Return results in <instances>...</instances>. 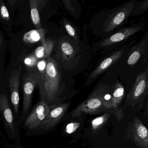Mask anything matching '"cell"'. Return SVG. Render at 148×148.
Returning a JSON list of instances; mask_svg holds the SVG:
<instances>
[{
	"mask_svg": "<svg viewBox=\"0 0 148 148\" xmlns=\"http://www.w3.org/2000/svg\"><path fill=\"white\" fill-rule=\"evenodd\" d=\"M124 50H119L113 53L104 60L90 74L89 77L94 78L105 72L116 62L117 61L124 53Z\"/></svg>",
	"mask_w": 148,
	"mask_h": 148,
	"instance_id": "obj_13",
	"label": "cell"
},
{
	"mask_svg": "<svg viewBox=\"0 0 148 148\" xmlns=\"http://www.w3.org/2000/svg\"><path fill=\"white\" fill-rule=\"evenodd\" d=\"M136 1L129 0L116 8L99 11L91 18V24L103 34L112 33L127 22L128 18L132 16Z\"/></svg>",
	"mask_w": 148,
	"mask_h": 148,
	"instance_id": "obj_1",
	"label": "cell"
},
{
	"mask_svg": "<svg viewBox=\"0 0 148 148\" xmlns=\"http://www.w3.org/2000/svg\"><path fill=\"white\" fill-rule=\"evenodd\" d=\"M49 1V0H36L39 12L41 11L46 6Z\"/></svg>",
	"mask_w": 148,
	"mask_h": 148,
	"instance_id": "obj_25",
	"label": "cell"
},
{
	"mask_svg": "<svg viewBox=\"0 0 148 148\" xmlns=\"http://www.w3.org/2000/svg\"><path fill=\"white\" fill-rule=\"evenodd\" d=\"M107 110L102 99L101 86L99 85L89 97L79 104L72 113L73 117H78L82 114H94Z\"/></svg>",
	"mask_w": 148,
	"mask_h": 148,
	"instance_id": "obj_3",
	"label": "cell"
},
{
	"mask_svg": "<svg viewBox=\"0 0 148 148\" xmlns=\"http://www.w3.org/2000/svg\"><path fill=\"white\" fill-rule=\"evenodd\" d=\"M50 110L47 103L42 100L40 101L24 122V128L28 132L35 130L45 120Z\"/></svg>",
	"mask_w": 148,
	"mask_h": 148,
	"instance_id": "obj_6",
	"label": "cell"
},
{
	"mask_svg": "<svg viewBox=\"0 0 148 148\" xmlns=\"http://www.w3.org/2000/svg\"><path fill=\"white\" fill-rule=\"evenodd\" d=\"M148 10V0L139 1L136 0L132 12V16H137L143 14Z\"/></svg>",
	"mask_w": 148,
	"mask_h": 148,
	"instance_id": "obj_22",
	"label": "cell"
},
{
	"mask_svg": "<svg viewBox=\"0 0 148 148\" xmlns=\"http://www.w3.org/2000/svg\"><path fill=\"white\" fill-rule=\"evenodd\" d=\"M40 74L35 70H31L25 74L23 83V113L26 114L30 108L33 91L38 85Z\"/></svg>",
	"mask_w": 148,
	"mask_h": 148,
	"instance_id": "obj_7",
	"label": "cell"
},
{
	"mask_svg": "<svg viewBox=\"0 0 148 148\" xmlns=\"http://www.w3.org/2000/svg\"><path fill=\"white\" fill-rule=\"evenodd\" d=\"M67 12L75 19L80 18L82 12L81 5L78 0H61Z\"/></svg>",
	"mask_w": 148,
	"mask_h": 148,
	"instance_id": "obj_15",
	"label": "cell"
},
{
	"mask_svg": "<svg viewBox=\"0 0 148 148\" xmlns=\"http://www.w3.org/2000/svg\"><path fill=\"white\" fill-rule=\"evenodd\" d=\"M40 74L38 85L41 100L51 102L57 94L60 82L59 69L54 60L49 58L45 70Z\"/></svg>",
	"mask_w": 148,
	"mask_h": 148,
	"instance_id": "obj_2",
	"label": "cell"
},
{
	"mask_svg": "<svg viewBox=\"0 0 148 148\" xmlns=\"http://www.w3.org/2000/svg\"><path fill=\"white\" fill-rule=\"evenodd\" d=\"M0 111L4 121V127L9 138L19 141L18 130L15 126L14 120L7 96L0 93Z\"/></svg>",
	"mask_w": 148,
	"mask_h": 148,
	"instance_id": "obj_5",
	"label": "cell"
},
{
	"mask_svg": "<svg viewBox=\"0 0 148 148\" xmlns=\"http://www.w3.org/2000/svg\"><path fill=\"white\" fill-rule=\"evenodd\" d=\"M30 6V14L32 22L36 28L38 30L42 28L39 12L37 9L36 0H29Z\"/></svg>",
	"mask_w": 148,
	"mask_h": 148,
	"instance_id": "obj_19",
	"label": "cell"
},
{
	"mask_svg": "<svg viewBox=\"0 0 148 148\" xmlns=\"http://www.w3.org/2000/svg\"><path fill=\"white\" fill-rule=\"evenodd\" d=\"M101 86V94L103 104L107 110L112 109V87L104 84Z\"/></svg>",
	"mask_w": 148,
	"mask_h": 148,
	"instance_id": "obj_18",
	"label": "cell"
},
{
	"mask_svg": "<svg viewBox=\"0 0 148 148\" xmlns=\"http://www.w3.org/2000/svg\"><path fill=\"white\" fill-rule=\"evenodd\" d=\"M148 31L146 32L142 40L135 46L129 56L127 63L130 66H133L137 63L142 56L145 53L147 46Z\"/></svg>",
	"mask_w": 148,
	"mask_h": 148,
	"instance_id": "obj_14",
	"label": "cell"
},
{
	"mask_svg": "<svg viewBox=\"0 0 148 148\" xmlns=\"http://www.w3.org/2000/svg\"><path fill=\"white\" fill-rule=\"evenodd\" d=\"M148 69L140 73L137 77L133 87L126 97V103L129 106L134 107L142 102L147 94Z\"/></svg>",
	"mask_w": 148,
	"mask_h": 148,
	"instance_id": "obj_4",
	"label": "cell"
},
{
	"mask_svg": "<svg viewBox=\"0 0 148 148\" xmlns=\"http://www.w3.org/2000/svg\"><path fill=\"white\" fill-rule=\"evenodd\" d=\"M61 56L63 60L68 61L75 55V51L71 44L67 41H61L59 46Z\"/></svg>",
	"mask_w": 148,
	"mask_h": 148,
	"instance_id": "obj_17",
	"label": "cell"
},
{
	"mask_svg": "<svg viewBox=\"0 0 148 148\" xmlns=\"http://www.w3.org/2000/svg\"><path fill=\"white\" fill-rule=\"evenodd\" d=\"M2 38V34L1 32H0V47H1V45H2V44L3 43V42Z\"/></svg>",
	"mask_w": 148,
	"mask_h": 148,
	"instance_id": "obj_28",
	"label": "cell"
},
{
	"mask_svg": "<svg viewBox=\"0 0 148 148\" xmlns=\"http://www.w3.org/2000/svg\"><path fill=\"white\" fill-rule=\"evenodd\" d=\"M69 106V104L67 103L50 110L45 120L33 131H36L39 134L47 133L49 131L58 124L66 113Z\"/></svg>",
	"mask_w": 148,
	"mask_h": 148,
	"instance_id": "obj_9",
	"label": "cell"
},
{
	"mask_svg": "<svg viewBox=\"0 0 148 148\" xmlns=\"http://www.w3.org/2000/svg\"><path fill=\"white\" fill-rule=\"evenodd\" d=\"M80 126V123L77 122L70 123L67 125L65 131L67 134H71L74 132Z\"/></svg>",
	"mask_w": 148,
	"mask_h": 148,
	"instance_id": "obj_24",
	"label": "cell"
},
{
	"mask_svg": "<svg viewBox=\"0 0 148 148\" xmlns=\"http://www.w3.org/2000/svg\"><path fill=\"white\" fill-rule=\"evenodd\" d=\"M22 68L21 66L17 69L12 71L9 79V86L10 90V99L15 113L17 114L19 113V84Z\"/></svg>",
	"mask_w": 148,
	"mask_h": 148,
	"instance_id": "obj_10",
	"label": "cell"
},
{
	"mask_svg": "<svg viewBox=\"0 0 148 148\" xmlns=\"http://www.w3.org/2000/svg\"><path fill=\"white\" fill-rule=\"evenodd\" d=\"M0 21L7 27L12 23L11 17L3 0H0Z\"/></svg>",
	"mask_w": 148,
	"mask_h": 148,
	"instance_id": "obj_21",
	"label": "cell"
},
{
	"mask_svg": "<svg viewBox=\"0 0 148 148\" xmlns=\"http://www.w3.org/2000/svg\"><path fill=\"white\" fill-rule=\"evenodd\" d=\"M6 1L10 6L13 7L18 0H6Z\"/></svg>",
	"mask_w": 148,
	"mask_h": 148,
	"instance_id": "obj_26",
	"label": "cell"
},
{
	"mask_svg": "<svg viewBox=\"0 0 148 148\" xmlns=\"http://www.w3.org/2000/svg\"><path fill=\"white\" fill-rule=\"evenodd\" d=\"M111 113L110 112H108L101 116L94 119L91 122V125L93 130H96L99 129L107 121Z\"/></svg>",
	"mask_w": 148,
	"mask_h": 148,
	"instance_id": "obj_23",
	"label": "cell"
},
{
	"mask_svg": "<svg viewBox=\"0 0 148 148\" xmlns=\"http://www.w3.org/2000/svg\"><path fill=\"white\" fill-rule=\"evenodd\" d=\"M10 148H25L21 147V146H19V145H11Z\"/></svg>",
	"mask_w": 148,
	"mask_h": 148,
	"instance_id": "obj_27",
	"label": "cell"
},
{
	"mask_svg": "<svg viewBox=\"0 0 148 148\" xmlns=\"http://www.w3.org/2000/svg\"><path fill=\"white\" fill-rule=\"evenodd\" d=\"M146 21L132 24L129 27L123 28L101 42V47H107L126 40L140 31L143 30Z\"/></svg>",
	"mask_w": 148,
	"mask_h": 148,
	"instance_id": "obj_8",
	"label": "cell"
},
{
	"mask_svg": "<svg viewBox=\"0 0 148 148\" xmlns=\"http://www.w3.org/2000/svg\"><path fill=\"white\" fill-rule=\"evenodd\" d=\"M134 141L141 148H148V133L146 127L138 117L134 119L132 127Z\"/></svg>",
	"mask_w": 148,
	"mask_h": 148,
	"instance_id": "obj_12",
	"label": "cell"
},
{
	"mask_svg": "<svg viewBox=\"0 0 148 148\" xmlns=\"http://www.w3.org/2000/svg\"><path fill=\"white\" fill-rule=\"evenodd\" d=\"M112 89V109L116 116L120 121L123 116V110L121 104L125 96V89L120 82L116 81Z\"/></svg>",
	"mask_w": 148,
	"mask_h": 148,
	"instance_id": "obj_11",
	"label": "cell"
},
{
	"mask_svg": "<svg viewBox=\"0 0 148 148\" xmlns=\"http://www.w3.org/2000/svg\"><path fill=\"white\" fill-rule=\"evenodd\" d=\"M54 47V42L51 40H46L44 43L38 47L34 52L35 57L38 59L48 58L50 56Z\"/></svg>",
	"mask_w": 148,
	"mask_h": 148,
	"instance_id": "obj_16",
	"label": "cell"
},
{
	"mask_svg": "<svg viewBox=\"0 0 148 148\" xmlns=\"http://www.w3.org/2000/svg\"><path fill=\"white\" fill-rule=\"evenodd\" d=\"M61 22L67 34L74 40H78L79 39L78 30L72 22L65 16L62 17Z\"/></svg>",
	"mask_w": 148,
	"mask_h": 148,
	"instance_id": "obj_20",
	"label": "cell"
}]
</instances>
